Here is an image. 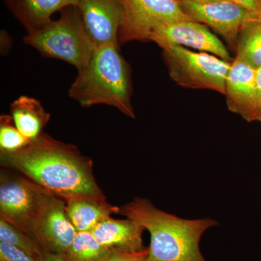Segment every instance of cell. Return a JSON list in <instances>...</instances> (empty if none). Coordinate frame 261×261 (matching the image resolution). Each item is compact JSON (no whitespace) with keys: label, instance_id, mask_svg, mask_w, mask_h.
<instances>
[{"label":"cell","instance_id":"obj_1","mask_svg":"<svg viewBox=\"0 0 261 261\" xmlns=\"http://www.w3.org/2000/svg\"><path fill=\"white\" fill-rule=\"evenodd\" d=\"M0 162L65 201L75 197L106 199L94 177L92 159L76 146L44 132L21 150L0 152Z\"/></svg>","mask_w":261,"mask_h":261},{"label":"cell","instance_id":"obj_2","mask_svg":"<svg viewBox=\"0 0 261 261\" xmlns=\"http://www.w3.org/2000/svg\"><path fill=\"white\" fill-rule=\"evenodd\" d=\"M121 214L150 233L147 261H206L200 250L201 237L218 226L216 220L184 219L157 208L150 201L135 197L121 207Z\"/></svg>","mask_w":261,"mask_h":261},{"label":"cell","instance_id":"obj_3","mask_svg":"<svg viewBox=\"0 0 261 261\" xmlns=\"http://www.w3.org/2000/svg\"><path fill=\"white\" fill-rule=\"evenodd\" d=\"M119 47L107 44L96 47L88 64L78 70L68 96L82 107L106 105L135 118L132 73Z\"/></svg>","mask_w":261,"mask_h":261},{"label":"cell","instance_id":"obj_4","mask_svg":"<svg viewBox=\"0 0 261 261\" xmlns=\"http://www.w3.org/2000/svg\"><path fill=\"white\" fill-rule=\"evenodd\" d=\"M23 42L43 57L67 62L77 70L88 64L97 47L84 28L76 6L65 8L59 18L27 33Z\"/></svg>","mask_w":261,"mask_h":261},{"label":"cell","instance_id":"obj_5","mask_svg":"<svg viewBox=\"0 0 261 261\" xmlns=\"http://www.w3.org/2000/svg\"><path fill=\"white\" fill-rule=\"evenodd\" d=\"M170 77L184 88L207 89L225 94L231 62L204 53L174 46L163 49Z\"/></svg>","mask_w":261,"mask_h":261},{"label":"cell","instance_id":"obj_6","mask_svg":"<svg viewBox=\"0 0 261 261\" xmlns=\"http://www.w3.org/2000/svg\"><path fill=\"white\" fill-rule=\"evenodd\" d=\"M46 192L23 175L2 170L0 217L32 237Z\"/></svg>","mask_w":261,"mask_h":261},{"label":"cell","instance_id":"obj_7","mask_svg":"<svg viewBox=\"0 0 261 261\" xmlns=\"http://www.w3.org/2000/svg\"><path fill=\"white\" fill-rule=\"evenodd\" d=\"M123 20L118 34L120 46L132 41H148L161 24L192 20L182 9L179 0H118Z\"/></svg>","mask_w":261,"mask_h":261},{"label":"cell","instance_id":"obj_8","mask_svg":"<svg viewBox=\"0 0 261 261\" xmlns=\"http://www.w3.org/2000/svg\"><path fill=\"white\" fill-rule=\"evenodd\" d=\"M76 233L67 216L65 200L46 192L32 238L44 252L65 255Z\"/></svg>","mask_w":261,"mask_h":261},{"label":"cell","instance_id":"obj_9","mask_svg":"<svg viewBox=\"0 0 261 261\" xmlns=\"http://www.w3.org/2000/svg\"><path fill=\"white\" fill-rule=\"evenodd\" d=\"M180 3L190 18L214 29L234 50L243 25L254 17H259L233 1L202 3L181 0Z\"/></svg>","mask_w":261,"mask_h":261},{"label":"cell","instance_id":"obj_10","mask_svg":"<svg viewBox=\"0 0 261 261\" xmlns=\"http://www.w3.org/2000/svg\"><path fill=\"white\" fill-rule=\"evenodd\" d=\"M148 41L162 49L179 46L211 53L230 62L227 48L204 24L193 20H181L158 25L149 34Z\"/></svg>","mask_w":261,"mask_h":261},{"label":"cell","instance_id":"obj_11","mask_svg":"<svg viewBox=\"0 0 261 261\" xmlns=\"http://www.w3.org/2000/svg\"><path fill=\"white\" fill-rule=\"evenodd\" d=\"M77 9L89 38L96 47L120 46L118 34L123 10L118 0H80Z\"/></svg>","mask_w":261,"mask_h":261},{"label":"cell","instance_id":"obj_12","mask_svg":"<svg viewBox=\"0 0 261 261\" xmlns=\"http://www.w3.org/2000/svg\"><path fill=\"white\" fill-rule=\"evenodd\" d=\"M224 95L228 111L249 123L255 122L258 103L257 69L233 59L226 79Z\"/></svg>","mask_w":261,"mask_h":261},{"label":"cell","instance_id":"obj_13","mask_svg":"<svg viewBox=\"0 0 261 261\" xmlns=\"http://www.w3.org/2000/svg\"><path fill=\"white\" fill-rule=\"evenodd\" d=\"M145 228L133 220L111 216L99 222L92 232L111 252H136L145 248L142 235Z\"/></svg>","mask_w":261,"mask_h":261},{"label":"cell","instance_id":"obj_14","mask_svg":"<svg viewBox=\"0 0 261 261\" xmlns=\"http://www.w3.org/2000/svg\"><path fill=\"white\" fill-rule=\"evenodd\" d=\"M7 8L27 31L34 32L51 21L58 11L77 6L80 0H4Z\"/></svg>","mask_w":261,"mask_h":261},{"label":"cell","instance_id":"obj_15","mask_svg":"<svg viewBox=\"0 0 261 261\" xmlns=\"http://www.w3.org/2000/svg\"><path fill=\"white\" fill-rule=\"evenodd\" d=\"M66 202V214L77 232L92 231L99 222L112 214H121V207L111 205L106 199L75 197Z\"/></svg>","mask_w":261,"mask_h":261},{"label":"cell","instance_id":"obj_16","mask_svg":"<svg viewBox=\"0 0 261 261\" xmlns=\"http://www.w3.org/2000/svg\"><path fill=\"white\" fill-rule=\"evenodd\" d=\"M10 111L15 126L31 141L37 140L44 133L51 118L39 99L27 95L15 99Z\"/></svg>","mask_w":261,"mask_h":261},{"label":"cell","instance_id":"obj_17","mask_svg":"<svg viewBox=\"0 0 261 261\" xmlns=\"http://www.w3.org/2000/svg\"><path fill=\"white\" fill-rule=\"evenodd\" d=\"M236 57L238 60L261 68V18L254 17L243 25L237 43Z\"/></svg>","mask_w":261,"mask_h":261},{"label":"cell","instance_id":"obj_18","mask_svg":"<svg viewBox=\"0 0 261 261\" xmlns=\"http://www.w3.org/2000/svg\"><path fill=\"white\" fill-rule=\"evenodd\" d=\"M111 253L92 231H80L68 251L62 255L68 261H105Z\"/></svg>","mask_w":261,"mask_h":261},{"label":"cell","instance_id":"obj_19","mask_svg":"<svg viewBox=\"0 0 261 261\" xmlns=\"http://www.w3.org/2000/svg\"><path fill=\"white\" fill-rule=\"evenodd\" d=\"M0 242L17 247L39 261L42 260L45 252L32 237L1 217Z\"/></svg>","mask_w":261,"mask_h":261},{"label":"cell","instance_id":"obj_20","mask_svg":"<svg viewBox=\"0 0 261 261\" xmlns=\"http://www.w3.org/2000/svg\"><path fill=\"white\" fill-rule=\"evenodd\" d=\"M32 141L15 126L11 115L0 116V152L12 153L28 147Z\"/></svg>","mask_w":261,"mask_h":261},{"label":"cell","instance_id":"obj_21","mask_svg":"<svg viewBox=\"0 0 261 261\" xmlns=\"http://www.w3.org/2000/svg\"><path fill=\"white\" fill-rule=\"evenodd\" d=\"M0 261H39L10 244L0 242Z\"/></svg>","mask_w":261,"mask_h":261},{"label":"cell","instance_id":"obj_22","mask_svg":"<svg viewBox=\"0 0 261 261\" xmlns=\"http://www.w3.org/2000/svg\"><path fill=\"white\" fill-rule=\"evenodd\" d=\"M148 247L136 252H111L105 261H147Z\"/></svg>","mask_w":261,"mask_h":261},{"label":"cell","instance_id":"obj_23","mask_svg":"<svg viewBox=\"0 0 261 261\" xmlns=\"http://www.w3.org/2000/svg\"><path fill=\"white\" fill-rule=\"evenodd\" d=\"M252 14L261 17V0H232Z\"/></svg>","mask_w":261,"mask_h":261},{"label":"cell","instance_id":"obj_24","mask_svg":"<svg viewBox=\"0 0 261 261\" xmlns=\"http://www.w3.org/2000/svg\"><path fill=\"white\" fill-rule=\"evenodd\" d=\"M1 53L5 55L9 53L10 48L12 47V39L8 32L5 30L1 32Z\"/></svg>","mask_w":261,"mask_h":261},{"label":"cell","instance_id":"obj_25","mask_svg":"<svg viewBox=\"0 0 261 261\" xmlns=\"http://www.w3.org/2000/svg\"><path fill=\"white\" fill-rule=\"evenodd\" d=\"M257 92H258V103H257V115L255 121L261 123V68L257 70Z\"/></svg>","mask_w":261,"mask_h":261},{"label":"cell","instance_id":"obj_26","mask_svg":"<svg viewBox=\"0 0 261 261\" xmlns=\"http://www.w3.org/2000/svg\"><path fill=\"white\" fill-rule=\"evenodd\" d=\"M41 261H68L63 255L45 252Z\"/></svg>","mask_w":261,"mask_h":261},{"label":"cell","instance_id":"obj_27","mask_svg":"<svg viewBox=\"0 0 261 261\" xmlns=\"http://www.w3.org/2000/svg\"><path fill=\"white\" fill-rule=\"evenodd\" d=\"M193 1L197 2V3H207L220 1H232V0H193Z\"/></svg>","mask_w":261,"mask_h":261},{"label":"cell","instance_id":"obj_28","mask_svg":"<svg viewBox=\"0 0 261 261\" xmlns=\"http://www.w3.org/2000/svg\"><path fill=\"white\" fill-rule=\"evenodd\" d=\"M179 1H181V0H179Z\"/></svg>","mask_w":261,"mask_h":261}]
</instances>
